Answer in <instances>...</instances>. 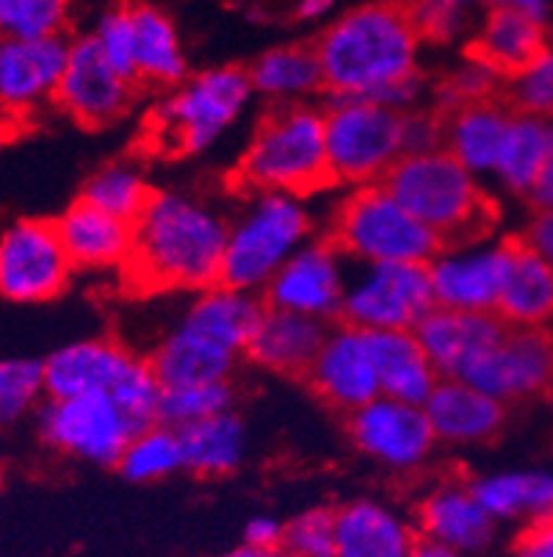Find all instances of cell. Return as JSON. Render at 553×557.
Returning <instances> with one entry per match:
<instances>
[{"label":"cell","mask_w":553,"mask_h":557,"mask_svg":"<svg viewBox=\"0 0 553 557\" xmlns=\"http://www.w3.org/2000/svg\"><path fill=\"white\" fill-rule=\"evenodd\" d=\"M420 39L407 3H365L324 28L316 42L329 98H360L418 109L424 95Z\"/></svg>","instance_id":"6da1fadb"},{"label":"cell","mask_w":553,"mask_h":557,"mask_svg":"<svg viewBox=\"0 0 553 557\" xmlns=\"http://www.w3.org/2000/svg\"><path fill=\"white\" fill-rule=\"evenodd\" d=\"M230 216L208 197L155 189L134 222V258L125 281L150 295H200L219 286Z\"/></svg>","instance_id":"7a4b0ae2"},{"label":"cell","mask_w":553,"mask_h":557,"mask_svg":"<svg viewBox=\"0 0 553 557\" xmlns=\"http://www.w3.org/2000/svg\"><path fill=\"white\" fill-rule=\"evenodd\" d=\"M263 311V297L247 295L225 283L191 297L150 352L161 386L230 380L238 363L247 358Z\"/></svg>","instance_id":"3957f363"},{"label":"cell","mask_w":553,"mask_h":557,"mask_svg":"<svg viewBox=\"0 0 553 557\" xmlns=\"http://www.w3.org/2000/svg\"><path fill=\"white\" fill-rule=\"evenodd\" d=\"M232 184L241 195H297L307 200L329 189L332 172L322 106H268L232 170Z\"/></svg>","instance_id":"277c9868"},{"label":"cell","mask_w":553,"mask_h":557,"mask_svg":"<svg viewBox=\"0 0 553 557\" xmlns=\"http://www.w3.org/2000/svg\"><path fill=\"white\" fill-rule=\"evenodd\" d=\"M395 200L424 222L440 245L493 233L495 202L485 181L445 148L407 153L385 181Z\"/></svg>","instance_id":"5b68a950"},{"label":"cell","mask_w":553,"mask_h":557,"mask_svg":"<svg viewBox=\"0 0 553 557\" xmlns=\"http://www.w3.org/2000/svg\"><path fill=\"white\" fill-rule=\"evenodd\" d=\"M316 239V211L307 197L241 195L227 227L222 283L263 297L274 275Z\"/></svg>","instance_id":"8992f818"},{"label":"cell","mask_w":553,"mask_h":557,"mask_svg":"<svg viewBox=\"0 0 553 557\" xmlns=\"http://www.w3.org/2000/svg\"><path fill=\"white\" fill-rule=\"evenodd\" d=\"M255 100L250 73L208 67L169 89L150 116V145L166 156H200L216 148Z\"/></svg>","instance_id":"52a82bcc"},{"label":"cell","mask_w":553,"mask_h":557,"mask_svg":"<svg viewBox=\"0 0 553 557\" xmlns=\"http://www.w3.org/2000/svg\"><path fill=\"white\" fill-rule=\"evenodd\" d=\"M45 386L50 399L103 394L120 403L139 428L159 422L161 386L150 358L114 338H80L45 358Z\"/></svg>","instance_id":"ba28073f"},{"label":"cell","mask_w":553,"mask_h":557,"mask_svg":"<svg viewBox=\"0 0 553 557\" xmlns=\"http://www.w3.org/2000/svg\"><path fill=\"white\" fill-rule=\"evenodd\" d=\"M327 239L352 267L377 263H429L440 239L415 220L385 184L357 186L335 202L327 216Z\"/></svg>","instance_id":"9c48e42d"},{"label":"cell","mask_w":553,"mask_h":557,"mask_svg":"<svg viewBox=\"0 0 553 557\" xmlns=\"http://www.w3.org/2000/svg\"><path fill=\"white\" fill-rule=\"evenodd\" d=\"M327 156L332 186L385 184L393 166L407 156L404 111L377 100L332 98L324 109Z\"/></svg>","instance_id":"30bf717a"},{"label":"cell","mask_w":553,"mask_h":557,"mask_svg":"<svg viewBox=\"0 0 553 557\" xmlns=\"http://www.w3.org/2000/svg\"><path fill=\"white\" fill-rule=\"evenodd\" d=\"M438 308L424 263L352 267L341 322L368 333L418 331Z\"/></svg>","instance_id":"8fae6325"},{"label":"cell","mask_w":553,"mask_h":557,"mask_svg":"<svg viewBox=\"0 0 553 557\" xmlns=\"http://www.w3.org/2000/svg\"><path fill=\"white\" fill-rule=\"evenodd\" d=\"M39 438L53 453L91 466H116L139 430L120 403L103 394L50 399L37 413Z\"/></svg>","instance_id":"7c38bea8"},{"label":"cell","mask_w":553,"mask_h":557,"mask_svg":"<svg viewBox=\"0 0 553 557\" xmlns=\"http://www.w3.org/2000/svg\"><path fill=\"white\" fill-rule=\"evenodd\" d=\"M73 261L55 220H17L0 231V297L14 306H42L73 281Z\"/></svg>","instance_id":"4fadbf2b"},{"label":"cell","mask_w":553,"mask_h":557,"mask_svg":"<svg viewBox=\"0 0 553 557\" xmlns=\"http://www.w3.org/2000/svg\"><path fill=\"white\" fill-rule=\"evenodd\" d=\"M515 239H495L493 233L451 242L426 263L438 308L463 313H495Z\"/></svg>","instance_id":"5bb4252c"},{"label":"cell","mask_w":553,"mask_h":557,"mask_svg":"<svg viewBox=\"0 0 553 557\" xmlns=\"http://www.w3.org/2000/svg\"><path fill=\"white\" fill-rule=\"evenodd\" d=\"M349 438L365 460L393 474L424 469L438 447L424 405L379 397L349 413Z\"/></svg>","instance_id":"9a60e30c"},{"label":"cell","mask_w":553,"mask_h":557,"mask_svg":"<svg viewBox=\"0 0 553 557\" xmlns=\"http://www.w3.org/2000/svg\"><path fill=\"white\" fill-rule=\"evenodd\" d=\"M349 275L352 263L347 256L327 236H316L274 275L263 292V302L277 311H291L332 325L335 319L341 322Z\"/></svg>","instance_id":"2e32d148"},{"label":"cell","mask_w":553,"mask_h":557,"mask_svg":"<svg viewBox=\"0 0 553 557\" xmlns=\"http://www.w3.org/2000/svg\"><path fill=\"white\" fill-rule=\"evenodd\" d=\"M307 383L318 399L341 413H354L382 397L374 333L335 322L307 372Z\"/></svg>","instance_id":"e0dca14e"},{"label":"cell","mask_w":553,"mask_h":557,"mask_svg":"<svg viewBox=\"0 0 553 557\" xmlns=\"http://www.w3.org/2000/svg\"><path fill=\"white\" fill-rule=\"evenodd\" d=\"M134 86V81L105 62L95 39L84 34L70 42L55 106L84 128H109L128 114Z\"/></svg>","instance_id":"ac0fdd59"},{"label":"cell","mask_w":553,"mask_h":557,"mask_svg":"<svg viewBox=\"0 0 553 557\" xmlns=\"http://www.w3.org/2000/svg\"><path fill=\"white\" fill-rule=\"evenodd\" d=\"M470 386L499 403H520L553 386V336L531 327H506L504 336L465 372Z\"/></svg>","instance_id":"d6986e66"},{"label":"cell","mask_w":553,"mask_h":557,"mask_svg":"<svg viewBox=\"0 0 553 557\" xmlns=\"http://www.w3.org/2000/svg\"><path fill=\"white\" fill-rule=\"evenodd\" d=\"M413 521L420 539L449 546L460 557L485 552L499 533V521L479 503L474 485L460 478L440 480L426 491Z\"/></svg>","instance_id":"ffe728a7"},{"label":"cell","mask_w":553,"mask_h":557,"mask_svg":"<svg viewBox=\"0 0 553 557\" xmlns=\"http://www.w3.org/2000/svg\"><path fill=\"white\" fill-rule=\"evenodd\" d=\"M70 42L59 39H0V111L28 116L55 103L61 75L67 67Z\"/></svg>","instance_id":"44dd1931"},{"label":"cell","mask_w":553,"mask_h":557,"mask_svg":"<svg viewBox=\"0 0 553 557\" xmlns=\"http://www.w3.org/2000/svg\"><path fill=\"white\" fill-rule=\"evenodd\" d=\"M415 541V521L382 499L357 496L335 510L332 557H407Z\"/></svg>","instance_id":"7402d4cb"},{"label":"cell","mask_w":553,"mask_h":557,"mask_svg":"<svg viewBox=\"0 0 553 557\" xmlns=\"http://www.w3.org/2000/svg\"><path fill=\"white\" fill-rule=\"evenodd\" d=\"M506 333L499 313H463L435 308L415 331L440 377H465L470 367Z\"/></svg>","instance_id":"603a6c76"},{"label":"cell","mask_w":553,"mask_h":557,"mask_svg":"<svg viewBox=\"0 0 553 557\" xmlns=\"http://www.w3.org/2000/svg\"><path fill=\"white\" fill-rule=\"evenodd\" d=\"M424 410L438 444L449 447H479L493 442L506 419L504 403L460 377L440 380L424 403Z\"/></svg>","instance_id":"cb8c5ba5"},{"label":"cell","mask_w":553,"mask_h":557,"mask_svg":"<svg viewBox=\"0 0 553 557\" xmlns=\"http://www.w3.org/2000/svg\"><path fill=\"white\" fill-rule=\"evenodd\" d=\"M67 256L80 272H122L134 258V222L116 220L86 200H75L55 220Z\"/></svg>","instance_id":"d4e9b609"},{"label":"cell","mask_w":553,"mask_h":557,"mask_svg":"<svg viewBox=\"0 0 553 557\" xmlns=\"http://www.w3.org/2000/svg\"><path fill=\"white\" fill-rule=\"evenodd\" d=\"M512 116H515V111L510 109L506 100L499 98L445 111L443 148L465 170H470L476 178H481L487 184V181L493 178L495 164H499Z\"/></svg>","instance_id":"484cf974"},{"label":"cell","mask_w":553,"mask_h":557,"mask_svg":"<svg viewBox=\"0 0 553 557\" xmlns=\"http://www.w3.org/2000/svg\"><path fill=\"white\" fill-rule=\"evenodd\" d=\"M327 331L329 325L316 319L266 306L247 349V358L266 372L307 377Z\"/></svg>","instance_id":"4316f807"},{"label":"cell","mask_w":553,"mask_h":557,"mask_svg":"<svg viewBox=\"0 0 553 557\" xmlns=\"http://www.w3.org/2000/svg\"><path fill=\"white\" fill-rule=\"evenodd\" d=\"M542 50H548L545 23L517 9H490L470 42V55L493 67L501 78L520 73Z\"/></svg>","instance_id":"83f0119b"},{"label":"cell","mask_w":553,"mask_h":557,"mask_svg":"<svg viewBox=\"0 0 553 557\" xmlns=\"http://www.w3.org/2000/svg\"><path fill=\"white\" fill-rule=\"evenodd\" d=\"M479 503L495 521L540 524L553 519V472L551 469H504L470 480Z\"/></svg>","instance_id":"f1b7e54d"},{"label":"cell","mask_w":553,"mask_h":557,"mask_svg":"<svg viewBox=\"0 0 553 557\" xmlns=\"http://www.w3.org/2000/svg\"><path fill=\"white\" fill-rule=\"evenodd\" d=\"M255 98L268 106L313 103L324 92V70L316 45H280L255 59L250 70Z\"/></svg>","instance_id":"f546056e"},{"label":"cell","mask_w":553,"mask_h":557,"mask_svg":"<svg viewBox=\"0 0 553 557\" xmlns=\"http://www.w3.org/2000/svg\"><path fill=\"white\" fill-rule=\"evenodd\" d=\"M499 313L506 327L545 331L553 322V270L524 239L512 247L510 270L501 288Z\"/></svg>","instance_id":"4dcf8cb0"},{"label":"cell","mask_w":553,"mask_h":557,"mask_svg":"<svg viewBox=\"0 0 553 557\" xmlns=\"http://www.w3.org/2000/svg\"><path fill=\"white\" fill-rule=\"evenodd\" d=\"M374 352H377L382 397L424 405L443 380L420 347L415 331L374 333Z\"/></svg>","instance_id":"1f68e13d"},{"label":"cell","mask_w":553,"mask_h":557,"mask_svg":"<svg viewBox=\"0 0 553 557\" xmlns=\"http://www.w3.org/2000/svg\"><path fill=\"white\" fill-rule=\"evenodd\" d=\"M136 20V84L175 89L189 78V59L177 34V25L150 3L134 7Z\"/></svg>","instance_id":"d6a6232c"},{"label":"cell","mask_w":553,"mask_h":557,"mask_svg":"<svg viewBox=\"0 0 553 557\" xmlns=\"http://www.w3.org/2000/svg\"><path fill=\"white\" fill-rule=\"evenodd\" d=\"M180 438L183 453H186V472H194L200 478H225L236 472L250 447V433L232 410L180 430Z\"/></svg>","instance_id":"836d02e7"},{"label":"cell","mask_w":553,"mask_h":557,"mask_svg":"<svg viewBox=\"0 0 553 557\" xmlns=\"http://www.w3.org/2000/svg\"><path fill=\"white\" fill-rule=\"evenodd\" d=\"M553 159L551 139H548V125L535 116L515 114L506 131L504 148H501L499 164L493 170V184L499 189L517 197H529L531 186L540 178L548 161Z\"/></svg>","instance_id":"e575fe53"},{"label":"cell","mask_w":553,"mask_h":557,"mask_svg":"<svg viewBox=\"0 0 553 557\" xmlns=\"http://www.w3.org/2000/svg\"><path fill=\"white\" fill-rule=\"evenodd\" d=\"M152 195H155V189L150 186L141 166L128 164V161L100 166L80 189V200L125 222L139 220L150 206Z\"/></svg>","instance_id":"d590c367"},{"label":"cell","mask_w":553,"mask_h":557,"mask_svg":"<svg viewBox=\"0 0 553 557\" xmlns=\"http://www.w3.org/2000/svg\"><path fill=\"white\" fill-rule=\"evenodd\" d=\"M116 469L130 483H161V480H169L172 474L186 472L180 430L164 422L139 430L125 447Z\"/></svg>","instance_id":"8d00e7d4"},{"label":"cell","mask_w":553,"mask_h":557,"mask_svg":"<svg viewBox=\"0 0 553 557\" xmlns=\"http://www.w3.org/2000/svg\"><path fill=\"white\" fill-rule=\"evenodd\" d=\"M48 403L45 363L37 358H0V428L17 424Z\"/></svg>","instance_id":"74e56055"},{"label":"cell","mask_w":553,"mask_h":557,"mask_svg":"<svg viewBox=\"0 0 553 557\" xmlns=\"http://www.w3.org/2000/svg\"><path fill=\"white\" fill-rule=\"evenodd\" d=\"M232 392L230 380L222 383H191V386H172L161 394L159 422L169 424L175 430H186L191 424H200L205 419L219 417L232 410Z\"/></svg>","instance_id":"f35d334b"},{"label":"cell","mask_w":553,"mask_h":557,"mask_svg":"<svg viewBox=\"0 0 553 557\" xmlns=\"http://www.w3.org/2000/svg\"><path fill=\"white\" fill-rule=\"evenodd\" d=\"M73 14V0H0V39H59Z\"/></svg>","instance_id":"ab89813d"},{"label":"cell","mask_w":553,"mask_h":557,"mask_svg":"<svg viewBox=\"0 0 553 557\" xmlns=\"http://www.w3.org/2000/svg\"><path fill=\"white\" fill-rule=\"evenodd\" d=\"M506 103L515 114L548 123L553 116V50H542L535 62L506 78Z\"/></svg>","instance_id":"60d3db41"},{"label":"cell","mask_w":553,"mask_h":557,"mask_svg":"<svg viewBox=\"0 0 553 557\" xmlns=\"http://www.w3.org/2000/svg\"><path fill=\"white\" fill-rule=\"evenodd\" d=\"M105 62L114 70H120L125 78L136 84V20L134 7H116L109 9L98 17L95 32L89 34Z\"/></svg>","instance_id":"b9f144b4"},{"label":"cell","mask_w":553,"mask_h":557,"mask_svg":"<svg viewBox=\"0 0 553 557\" xmlns=\"http://www.w3.org/2000/svg\"><path fill=\"white\" fill-rule=\"evenodd\" d=\"M479 3L481 0H410L407 12L424 42L443 45L468 28Z\"/></svg>","instance_id":"7bdbcfd3"},{"label":"cell","mask_w":553,"mask_h":557,"mask_svg":"<svg viewBox=\"0 0 553 557\" xmlns=\"http://www.w3.org/2000/svg\"><path fill=\"white\" fill-rule=\"evenodd\" d=\"M501 81L504 78L493 67H487L476 55H468L460 67H454L440 81L438 100L443 103L445 111L468 103H481V100H495Z\"/></svg>","instance_id":"ee69618b"},{"label":"cell","mask_w":553,"mask_h":557,"mask_svg":"<svg viewBox=\"0 0 553 557\" xmlns=\"http://www.w3.org/2000/svg\"><path fill=\"white\" fill-rule=\"evenodd\" d=\"M335 510L311 508L286 521L282 549L288 557H332Z\"/></svg>","instance_id":"f6af8a7d"},{"label":"cell","mask_w":553,"mask_h":557,"mask_svg":"<svg viewBox=\"0 0 553 557\" xmlns=\"http://www.w3.org/2000/svg\"><path fill=\"white\" fill-rule=\"evenodd\" d=\"M404 148L407 153L443 148V116L424 109L404 111Z\"/></svg>","instance_id":"bcb514c9"},{"label":"cell","mask_w":553,"mask_h":557,"mask_svg":"<svg viewBox=\"0 0 553 557\" xmlns=\"http://www.w3.org/2000/svg\"><path fill=\"white\" fill-rule=\"evenodd\" d=\"M506 557H553V519L524 527Z\"/></svg>","instance_id":"7dc6e473"},{"label":"cell","mask_w":553,"mask_h":557,"mask_svg":"<svg viewBox=\"0 0 553 557\" xmlns=\"http://www.w3.org/2000/svg\"><path fill=\"white\" fill-rule=\"evenodd\" d=\"M282 541H286V521H280L277 516H252L243 527V544L255 546V549H282Z\"/></svg>","instance_id":"c3c4849f"},{"label":"cell","mask_w":553,"mask_h":557,"mask_svg":"<svg viewBox=\"0 0 553 557\" xmlns=\"http://www.w3.org/2000/svg\"><path fill=\"white\" fill-rule=\"evenodd\" d=\"M524 242L537 252V256L545 258L548 267L553 270V211H540V214L529 222V231H526Z\"/></svg>","instance_id":"681fc988"},{"label":"cell","mask_w":553,"mask_h":557,"mask_svg":"<svg viewBox=\"0 0 553 557\" xmlns=\"http://www.w3.org/2000/svg\"><path fill=\"white\" fill-rule=\"evenodd\" d=\"M529 200L537 209V214H540V211H553V159L548 161L545 170L540 172V178L531 186Z\"/></svg>","instance_id":"f907efd6"},{"label":"cell","mask_w":553,"mask_h":557,"mask_svg":"<svg viewBox=\"0 0 553 557\" xmlns=\"http://www.w3.org/2000/svg\"><path fill=\"white\" fill-rule=\"evenodd\" d=\"M490 9H517V12H526L531 17L542 20L545 23L548 12H551V0H481Z\"/></svg>","instance_id":"816d5d0a"},{"label":"cell","mask_w":553,"mask_h":557,"mask_svg":"<svg viewBox=\"0 0 553 557\" xmlns=\"http://www.w3.org/2000/svg\"><path fill=\"white\" fill-rule=\"evenodd\" d=\"M335 7H338V0H297L293 17L302 20V23H318L327 14H332Z\"/></svg>","instance_id":"f5cc1de1"},{"label":"cell","mask_w":553,"mask_h":557,"mask_svg":"<svg viewBox=\"0 0 553 557\" xmlns=\"http://www.w3.org/2000/svg\"><path fill=\"white\" fill-rule=\"evenodd\" d=\"M407 557H460V555H456L454 549H449V546L435 544V541L420 539L418 535V541H415V546L410 549Z\"/></svg>","instance_id":"db71d44e"},{"label":"cell","mask_w":553,"mask_h":557,"mask_svg":"<svg viewBox=\"0 0 553 557\" xmlns=\"http://www.w3.org/2000/svg\"><path fill=\"white\" fill-rule=\"evenodd\" d=\"M222 557H288V552H282V549H255V546L243 544V541H241V546H236V549H230L227 555H222Z\"/></svg>","instance_id":"11a10c76"},{"label":"cell","mask_w":553,"mask_h":557,"mask_svg":"<svg viewBox=\"0 0 553 557\" xmlns=\"http://www.w3.org/2000/svg\"><path fill=\"white\" fill-rule=\"evenodd\" d=\"M548 139H551V153H553V116H551V120H548Z\"/></svg>","instance_id":"9f6ffc18"},{"label":"cell","mask_w":553,"mask_h":557,"mask_svg":"<svg viewBox=\"0 0 553 557\" xmlns=\"http://www.w3.org/2000/svg\"><path fill=\"white\" fill-rule=\"evenodd\" d=\"M0 485H3V474H0Z\"/></svg>","instance_id":"6f0895ef"},{"label":"cell","mask_w":553,"mask_h":557,"mask_svg":"<svg viewBox=\"0 0 553 557\" xmlns=\"http://www.w3.org/2000/svg\"><path fill=\"white\" fill-rule=\"evenodd\" d=\"M551 403H553V386H551Z\"/></svg>","instance_id":"680465c9"},{"label":"cell","mask_w":553,"mask_h":557,"mask_svg":"<svg viewBox=\"0 0 553 557\" xmlns=\"http://www.w3.org/2000/svg\"><path fill=\"white\" fill-rule=\"evenodd\" d=\"M551 50H553V45H551Z\"/></svg>","instance_id":"91938a15"}]
</instances>
